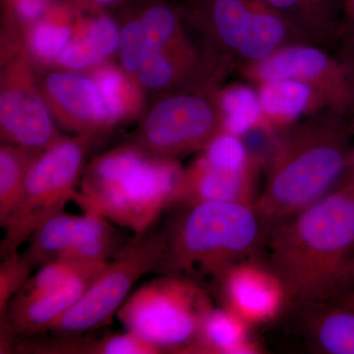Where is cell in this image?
Returning <instances> with one entry per match:
<instances>
[{
  "instance_id": "40",
  "label": "cell",
  "mask_w": 354,
  "mask_h": 354,
  "mask_svg": "<svg viewBox=\"0 0 354 354\" xmlns=\"http://www.w3.org/2000/svg\"><path fill=\"white\" fill-rule=\"evenodd\" d=\"M353 286H354V256L353 261ZM353 290H354V288H353Z\"/></svg>"
},
{
  "instance_id": "38",
  "label": "cell",
  "mask_w": 354,
  "mask_h": 354,
  "mask_svg": "<svg viewBox=\"0 0 354 354\" xmlns=\"http://www.w3.org/2000/svg\"><path fill=\"white\" fill-rule=\"evenodd\" d=\"M93 3L97 4V6H109V4L114 3L118 0H91Z\"/></svg>"
},
{
  "instance_id": "19",
  "label": "cell",
  "mask_w": 354,
  "mask_h": 354,
  "mask_svg": "<svg viewBox=\"0 0 354 354\" xmlns=\"http://www.w3.org/2000/svg\"><path fill=\"white\" fill-rule=\"evenodd\" d=\"M313 44H337L344 22L342 0H265Z\"/></svg>"
},
{
  "instance_id": "27",
  "label": "cell",
  "mask_w": 354,
  "mask_h": 354,
  "mask_svg": "<svg viewBox=\"0 0 354 354\" xmlns=\"http://www.w3.org/2000/svg\"><path fill=\"white\" fill-rule=\"evenodd\" d=\"M201 151L200 157L214 167L228 169L261 167L251 157L243 140L227 132L218 133Z\"/></svg>"
},
{
  "instance_id": "9",
  "label": "cell",
  "mask_w": 354,
  "mask_h": 354,
  "mask_svg": "<svg viewBox=\"0 0 354 354\" xmlns=\"http://www.w3.org/2000/svg\"><path fill=\"white\" fill-rule=\"evenodd\" d=\"M223 131L216 88L181 90L160 100L149 111L135 145L158 157L176 160L202 150Z\"/></svg>"
},
{
  "instance_id": "37",
  "label": "cell",
  "mask_w": 354,
  "mask_h": 354,
  "mask_svg": "<svg viewBox=\"0 0 354 354\" xmlns=\"http://www.w3.org/2000/svg\"><path fill=\"white\" fill-rule=\"evenodd\" d=\"M337 301L342 302V304L348 305V306L353 307L354 308V290H351L348 292L344 293L342 297L337 299Z\"/></svg>"
},
{
  "instance_id": "32",
  "label": "cell",
  "mask_w": 354,
  "mask_h": 354,
  "mask_svg": "<svg viewBox=\"0 0 354 354\" xmlns=\"http://www.w3.org/2000/svg\"><path fill=\"white\" fill-rule=\"evenodd\" d=\"M102 58L88 46L83 37L70 41L58 57V62L66 68L80 70L100 64Z\"/></svg>"
},
{
  "instance_id": "41",
  "label": "cell",
  "mask_w": 354,
  "mask_h": 354,
  "mask_svg": "<svg viewBox=\"0 0 354 354\" xmlns=\"http://www.w3.org/2000/svg\"><path fill=\"white\" fill-rule=\"evenodd\" d=\"M8 1H10V0H8Z\"/></svg>"
},
{
  "instance_id": "31",
  "label": "cell",
  "mask_w": 354,
  "mask_h": 354,
  "mask_svg": "<svg viewBox=\"0 0 354 354\" xmlns=\"http://www.w3.org/2000/svg\"><path fill=\"white\" fill-rule=\"evenodd\" d=\"M82 37L102 59L113 55L120 48V31L114 21L108 16L93 20Z\"/></svg>"
},
{
  "instance_id": "36",
  "label": "cell",
  "mask_w": 354,
  "mask_h": 354,
  "mask_svg": "<svg viewBox=\"0 0 354 354\" xmlns=\"http://www.w3.org/2000/svg\"><path fill=\"white\" fill-rule=\"evenodd\" d=\"M342 183H354V145L349 153L348 169Z\"/></svg>"
},
{
  "instance_id": "24",
  "label": "cell",
  "mask_w": 354,
  "mask_h": 354,
  "mask_svg": "<svg viewBox=\"0 0 354 354\" xmlns=\"http://www.w3.org/2000/svg\"><path fill=\"white\" fill-rule=\"evenodd\" d=\"M38 151L6 143L0 149V225L3 228L17 206Z\"/></svg>"
},
{
  "instance_id": "33",
  "label": "cell",
  "mask_w": 354,
  "mask_h": 354,
  "mask_svg": "<svg viewBox=\"0 0 354 354\" xmlns=\"http://www.w3.org/2000/svg\"><path fill=\"white\" fill-rule=\"evenodd\" d=\"M337 44L339 50L335 55L339 57L354 80V23L342 25Z\"/></svg>"
},
{
  "instance_id": "34",
  "label": "cell",
  "mask_w": 354,
  "mask_h": 354,
  "mask_svg": "<svg viewBox=\"0 0 354 354\" xmlns=\"http://www.w3.org/2000/svg\"><path fill=\"white\" fill-rule=\"evenodd\" d=\"M14 13L26 22H34L44 15L48 0H10Z\"/></svg>"
},
{
  "instance_id": "26",
  "label": "cell",
  "mask_w": 354,
  "mask_h": 354,
  "mask_svg": "<svg viewBox=\"0 0 354 354\" xmlns=\"http://www.w3.org/2000/svg\"><path fill=\"white\" fill-rule=\"evenodd\" d=\"M109 127L130 115L136 106L137 97L122 72L111 66L102 67L95 73Z\"/></svg>"
},
{
  "instance_id": "12",
  "label": "cell",
  "mask_w": 354,
  "mask_h": 354,
  "mask_svg": "<svg viewBox=\"0 0 354 354\" xmlns=\"http://www.w3.org/2000/svg\"><path fill=\"white\" fill-rule=\"evenodd\" d=\"M221 306L249 326L271 322L288 304L281 279L268 265L244 260L227 270L216 281Z\"/></svg>"
},
{
  "instance_id": "17",
  "label": "cell",
  "mask_w": 354,
  "mask_h": 354,
  "mask_svg": "<svg viewBox=\"0 0 354 354\" xmlns=\"http://www.w3.org/2000/svg\"><path fill=\"white\" fill-rule=\"evenodd\" d=\"M13 353L26 354H158L155 346L138 335L125 334L90 337L86 334L19 337Z\"/></svg>"
},
{
  "instance_id": "23",
  "label": "cell",
  "mask_w": 354,
  "mask_h": 354,
  "mask_svg": "<svg viewBox=\"0 0 354 354\" xmlns=\"http://www.w3.org/2000/svg\"><path fill=\"white\" fill-rule=\"evenodd\" d=\"M216 97L223 131L241 138L262 122L259 95L251 84L243 81L216 88Z\"/></svg>"
},
{
  "instance_id": "10",
  "label": "cell",
  "mask_w": 354,
  "mask_h": 354,
  "mask_svg": "<svg viewBox=\"0 0 354 354\" xmlns=\"http://www.w3.org/2000/svg\"><path fill=\"white\" fill-rule=\"evenodd\" d=\"M251 85L272 79H290L314 88L333 113L351 118L354 113V80L335 55L312 43L290 44L270 57L239 67Z\"/></svg>"
},
{
  "instance_id": "8",
  "label": "cell",
  "mask_w": 354,
  "mask_h": 354,
  "mask_svg": "<svg viewBox=\"0 0 354 354\" xmlns=\"http://www.w3.org/2000/svg\"><path fill=\"white\" fill-rule=\"evenodd\" d=\"M187 18L232 66L258 62L283 39L286 23L265 0H184Z\"/></svg>"
},
{
  "instance_id": "1",
  "label": "cell",
  "mask_w": 354,
  "mask_h": 354,
  "mask_svg": "<svg viewBox=\"0 0 354 354\" xmlns=\"http://www.w3.org/2000/svg\"><path fill=\"white\" fill-rule=\"evenodd\" d=\"M268 266L288 301H335L353 290L354 183H342L297 215L274 225Z\"/></svg>"
},
{
  "instance_id": "29",
  "label": "cell",
  "mask_w": 354,
  "mask_h": 354,
  "mask_svg": "<svg viewBox=\"0 0 354 354\" xmlns=\"http://www.w3.org/2000/svg\"><path fill=\"white\" fill-rule=\"evenodd\" d=\"M34 270L23 253L16 252L2 258L0 265V315L6 312L9 302L31 278Z\"/></svg>"
},
{
  "instance_id": "16",
  "label": "cell",
  "mask_w": 354,
  "mask_h": 354,
  "mask_svg": "<svg viewBox=\"0 0 354 354\" xmlns=\"http://www.w3.org/2000/svg\"><path fill=\"white\" fill-rule=\"evenodd\" d=\"M254 87L259 95L261 124L276 132H285L309 116L329 111L314 88L298 81L272 79Z\"/></svg>"
},
{
  "instance_id": "20",
  "label": "cell",
  "mask_w": 354,
  "mask_h": 354,
  "mask_svg": "<svg viewBox=\"0 0 354 354\" xmlns=\"http://www.w3.org/2000/svg\"><path fill=\"white\" fill-rule=\"evenodd\" d=\"M120 228L101 215L84 212V215L79 216L73 243L65 258L109 262L131 239L127 241Z\"/></svg>"
},
{
  "instance_id": "13",
  "label": "cell",
  "mask_w": 354,
  "mask_h": 354,
  "mask_svg": "<svg viewBox=\"0 0 354 354\" xmlns=\"http://www.w3.org/2000/svg\"><path fill=\"white\" fill-rule=\"evenodd\" d=\"M108 264V263H106ZM77 277L69 283L44 292L13 297L2 315L0 326L8 328L18 337H32L50 333L83 297L102 269Z\"/></svg>"
},
{
  "instance_id": "28",
  "label": "cell",
  "mask_w": 354,
  "mask_h": 354,
  "mask_svg": "<svg viewBox=\"0 0 354 354\" xmlns=\"http://www.w3.org/2000/svg\"><path fill=\"white\" fill-rule=\"evenodd\" d=\"M71 32L69 26L57 21H41L32 28L30 34V48L36 57L44 62L58 59L71 41Z\"/></svg>"
},
{
  "instance_id": "14",
  "label": "cell",
  "mask_w": 354,
  "mask_h": 354,
  "mask_svg": "<svg viewBox=\"0 0 354 354\" xmlns=\"http://www.w3.org/2000/svg\"><path fill=\"white\" fill-rule=\"evenodd\" d=\"M44 95L57 120L80 136L109 127L94 79L71 72H53L44 81Z\"/></svg>"
},
{
  "instance_id": "2",
  "label": "cell",
  "mask_w": 354,
  "mask_h": 354,
  "mask_svg": "<svg viewBox=\"0 0 354 354\" xmlns=\"http://www.w3.org/2000/svg\"><path fill=\"white\" fill-rule=\"evenodd\" d=\"M353 137L348 118L329 111L283 132L255 202L265 223L288 220L337 188L346 176Z\"/></svg>"
},
{
  "instance_id": "25",
  "label": "cell",
  "mask_w": 354,
  "mask_h": 354,
  "mask_svg": "<svg viewBox=\"0 0 354 354\" xmlns=\"http://www.w3.org/2000/svg\"><path fill=\"white\" fill-rule=\"evenodd\" d=\"M183 16L184 11L162 2L147 7L140 20L145 28L148 48L194 50L183 32Z\"/></svg>"
},
{
  "instance_id": "18",
  "label": "cell",
  "mask_w": 354,
  "mask_h": 354,
  "mask_svg": "<svg viewBox=\"0 0 354 354\" xmlns=\"http://www.w3.org/2000/svg\"><path fill=\"white\" fill-rule=\"evenodd\" d=\"M312 348L327 354H354V308L337 301L302 304Z\"/></svg>"
},
{
  "instance_id": "22",
  "label": "cell",
  "mask_w": 354,
  "mask_h": 354,
  "mask_svg": "<svg viewBox=\"0 0 354 354\" xmlns=\"http://www.w3.org/2000/svg\"><path fill=\"white\" fill-rule=\"evenodd\" d=\"M78 218L79 216L62 211L35 230L22 252L35 270L66 257L73 243Z\"/></svg>"
},
{
  "instance_id": "11",
  "label": "cell",
  "mask_w": 354,
  "mask_h": 354,
  "mask_svg": "<svg viewBox=\"0 0 354 354\" xmlns=\"http://www.w3.org/2000/svg\"><path fill=\"white\" fill-rule=\"evenodd\" d=\"M0 128L2 141L38 152L62 138L46 100L32 85L27 65L14 64L2 79Z\"/></svg>"
},
{
  "instance_id": "39",
  "label": "cell",
  "mask_w": 354,
  "mask_h": 354,
  "mask_svg": "<svg viewBox=\"0 0 354 354\" xmlns=\"http://www.w3.org/2000/svg\"><path fill=\"white\" fill-rule=\"evenodd\" d=\"M348 121L349 125H351V132H353L354 136V113L353 115L351 116V118H348Z\"/></svg>"
},
{
  "instance_id": "5",
  "label": "cell",
  "mask_w": 354,
  "mask_h": 354,
  "mask_svg": "<svg viewBox=\"0 0 354 354\" xmlns=\"http://www.w3.org/2000/svg\"><path fill=\"white\" fill-rule=\"evenodd\" d=\"M213 309L209 293L194 279L162 274L129 295L116 316L125 330L160 353H193Z\"/></svg>"
},
{
  "instance_id": "6",
  "label": "cell",
  "mask_w": 354,
  "mask_h": 354,
  "mask_svg": "<svg viewBox=\"0 0 354 354\" xmlns=\"http://www.w3.org/2000/svg\"><path fill=\"white\" fill-rule=\"evenodd\" d=\"M90 137L60 138L39 153L32 162L22 195L3 227L1 258L19 252L21 246L50 216L73 201L83 172Z\"/></svg>"
},
{
  "instance_id": "3",
  "label": "cell",
  "mask_w": 354,
  "mask_h": 354,
  "mask_svg": "<svg viewBox=\"0 0 354 354\" xmlns=\"http://www.w3.org/2000/svg\"><path fill=\"white\" fill-rule=\"evenodd\" d=\"M183 169L174 158L136 145L120 147L88 165L73 201L84 212L143 234L165 209L174 208Z\"/></svg>"
},
{
  "instance_id": "7",
  "label": "cell",
  "mask_w": 354,
  "mask_h": 354,
  "mask_svg": "<svg viewBox=\"0 0 354 354\" xmlns=\"http://www.w3.org/2000/svg\"><path fill=\"white\" fill-rule=\"evenodd\" d=\"M164 230L134 234L97 274L78 302L50 330L81 335L108 326L140 279L155 272L165 253Z\"/></svg>"
},
{
  "instance_id": "15",
  "label": "cell",
  "mask_w": 354,
  "mask_h": 354,
  "mask_svg": "<svg viewBox=\"0 0 354 354\" xmlns=\"http://www.w3.org/2000/svg\"><path fill=\"white\" fill-rule=\"evenodd\" d=\"M261 171L259 167L223 169L214 167L199 157L183 169L174 207L202 202L255 205L259 194L257 178Z\"/></svg>"
},
{
  "instance_id": "35",
  "label": "cell",
  "mask_w": 354,
  "mask_h": 354,
  "mask_svg": "<svg viewBox=\"0 0 354 354\" xmlns=\"http://www.w3.org/2000/svg\"><path fill=\"white\" fill-rule=\"evenodd\" d=\"M353 23H354V0H344L342 25L353 24Z\"/></svg>"
},
{
  "instance_id": "30",
  "label": "cell",
  "mask_w": 354,
  "mask_h": 354,
  "mask_svg": "<svg viewBox=\"0 0 354 354\" xmlns=\"http://www.w3.org/2000/svg\"><path fill=\"white\" fill-rule=\"evenodd\" d=\"M148 48L147 35L140 19L132 20L123 27L120 32V53L123 69L128 74L138 72Z\"/></svg>"
},
{
  "instance_id": "21",
  "label": "cell",
  "mask_w": 354,
  "mask_h": 354,
  "mask_svg": "<svg viewBox=\"0 0 354 354\" xmlns=\"http://www.w3.org/2000/svg\"><path fill=\"white\" fill-rule=\"evenodd\" d=\"M250 326L221 306L207 317L193 353L251 354L260 348L249 335Z\"/></svg>"
},
{
  "instance_id": "4",
  "label": "cell",
  "mask_w": 354,
  "mask_h": 354,
  "mask_svg": "<svg viewBox=\"0 0 354 354\" xmlns=\"http://www.w3.org/2000/svg\"><path fill=\"white\" fill-rule=\"evenodd\" d=\"M174 208L164 230V259L155 271L160 274L209 277L216 283L262 241L265 221L255 205L202 202Z\"/></svg>"
}]
</instances>
